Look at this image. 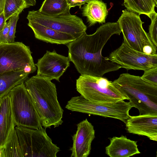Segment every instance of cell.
<instances>
[{"mask_svg":"<svg viewBox=\"0 0 157 157\" xmlns=\"http://www.w3.org/2000/svg\"><path fill=\"white\" fill-rule=\"evenodd\" d=\"M117 22H107L98 28L92 34L85 33L66 45L70 61L81 75L102 76L105 73L119 70L120 65L103 56L102 51L111 37L121 33Z\"/></svg>","mask_w":157,"mask_h":157,"instance_id":"6da1fadb","label":"cell"},{"mask_svg":"<svg viewBox=\"0 0 157 157\" xmlns=\"http://www.w3.org/2000/svg\"><path fill=\"white\" fill-rule=\"evenodd\" d=\"M60 151L45 128L16 126L5 145L0 149V156L56 157Z\"/></svg>","mask_w":157,"mask_h":157,"instance_id":"7a4b0ae2","label":"cell"},{"mask_svg":"<svg viewBox=\"0 0 157 157\" xmlns=\"http://www.w3.org/2000/svg\"><path fill=\"white\" fill-rule=\"evenodd\" d=\"M51 80L36 75L25 82L39 117L45 128L62 124L63 110L57 99L56 86Z\"/></svg>","mask_w":157,"mask_h":157,"instance_id":"3957f363","label":"cell"},{"mask_svg":"<svg viewBox=\"0 0 157 157\" xmlns=\"http://www.w3.org/2000/svg\"><path fill=\"white\" fill-rule=\"evenodd\" d=\"M112 82L128 98L140 114H157V86L128 73L120 74Z\"/></svg>","mask_w":157,"mask_h":157,"instance_id":"277c9868","label":"cell"},{"mask_svg":"<svg viewBox=\"0 0 157 157\" xmlns=\"http://www.w3.org/2000/svg\"><path fill=\"white\" fill-rule=\"evenodd\" d=\"M76 89L85 99L92 102L113 103L128 100L112 82L102 76L81 75L76 80Z\"/></svg>","mask_w":157,"mask_h":157,"instance_id":"5b68a950","label":"cell"},{"mask_svg":"<svg viewBox=\"0 0 157 157\" xmlns=\"http://www.w3.org/2000/svg\"><path fill=\"white\" fill-rule=\"evenodd\" d=\"M117 22L122 33L123 43L131 48L149 55L157 54V48L144 30L140 15L127 10Z\"/></svg>","mask_w":157,"mask_h":157,"instance_id":"8992f818","label":"cell"},{"mask_svg":"<svg viewBox=\"0 0 157 157\" xmlns=\"http://www.w3.org/2000/svg\"><path fill=\"white\" fill-rule=\"evenodd\" d=\"M132 107L129 101L122 100L113 103L95 102L85 99L81 95L72 97L65 106L72 111L116 119L124 123Z\"/></svg>","mask_w":157,"mask_h":157,"instance_id":"52a82bcc","label":"cell"},{"mask_svg":"<svg viewBox=\"0 0 157 157\" xmlns=\"http://www.w3.org/2000/svg\"><path fill=\"white\" fill-rule=\"evenodd\" d=\"M9 94L16 126L33 129L42 128L39 117L24 82L14 86Z\"/></svg>","mask_w":157,"mask_h":157,"instance_id":"ba28073f","label":"cell"},{"mask_svg":"<svg viewBox=\"0 0 157 157\" xmlns=\"http://www.w3.org/2000/svg\"><path fill=\"white\" fill-rule=\"evenodd\" d=\"M27 19L55 30L70 34L76 39L86 33L87 28L82 19L70 12L50 16L38 10L29 11Z\"/></svg>","mask_w":157,"mask_h":157,"instance_id":"9c48e42d","label":"cell"},{"mask_svg":"<svg viewBox=\"0 0 157 157\" xmlns=\"http://www.w3.org/2000/svg\"><path fill=\"white\" fill-rule=\"evenodd\" d=\"M29 46L22 42L0 43V74L24 71L27 66L36 68Z\"/></svg>","mask_w":157,"mask_h":157,"instance_id":"30bf717a","label":"cell"},{"mask_svg":"<svg viewBox=\"0 0 157 157\" xmlns=\"http://www.w3.org/2000/svg\"><path fill=\"white\" fill-rule=\"evenodd\" d=\"M108 57L110 62L127 70L144 71L157 66V54L149 55L137 51L123 42Z\"/></svg>","mask_w":157,"mask_h":157,"instance_id":"8fae6325","label":"cell"},{"mask_svg":"<svg viewBox=\"0 0 157 157\" xmlns=\"http://www.w3.org/2000/svg\"><path fill=\"white\" fill-rule=\"evenodd\" d=\"M70 61L68 57L58 54L55 50H47L35 64L37 68L36 75L59 81V78L69 67Z\"/></svg>","mask_w":157,"mask_h":157,"instance_id":"7c38bea8","label":"cell"},{"mask_svg":"<svg viewBox=\"0 0 157 157\" xmlns=\"http://www.w3.org/2000/svg\"><path fill=\"white\" fill-rule=\"evenodd\" d=\"M95 137L94 127L87 118L77 124L76 132L72 136L71 157H87L90 154L92 141Z\"/></svg>","mask_w":157,"mask_h":157,"instance_id":"4fadbf2b","label":"cell"},{"mask_svg":"<svg viewBox=\"0 0 157 157\" xmlns=\"http://www.w3.org/2000/svg\"><path fill=\"white\" fill-rule=\"evenodd\" d=\"M125 124L128 133L146 136L151 140L157 141V114L130 115Z\"/></svg>","mask_w":157,"mask_h":157,"instance_id":"5bb4252c","label":"cell"},{"mask_svg":"<svg viewBox=\"0 0 157 157\" xmlns=\"http://www.w3.org/2000/svg\"><path fill=\"white\" fill-rule=\"evenodd\" d=\"M15 126L9 93L1 98L0 104V148L5 145Z\"/></svg>","mask_w":157,"mask_h":157,"instance_id":"9a60e30c","label":"cell"},{"mask_svg":"<svg viewBox=\"0 0 157 157\" xmlns=\"http://www.w3.org/2000/svg\"><path fill=\"white\" fill-rule=\"evenodd\" d=\"M110 143L105 148V153L110 157H129L140 153L137 142L126 136L109 138Z\"/></svg>","mask_w":157,"mask_h":157,"instance_id":"2e32d148","label":"cell"},{"mask_svg":"<svg viewBox=\"0 0 157 157\" xmlns=\"http://www.w3.org/2000/svg\"><path fill=\"white\" fill-rule=\"evenodd\" d=\"M28 26L33 30L35 38L47 43L67 44L76 39L72 36L59 32L38 23L28 21Z\"/></svg>","mask_w":157,"mask_h":157,"instance_id":"e0dca14e","label":"cell"},{"mask_svg":"<svg viewBox=\"0 0 157 157\" xmlns=\"http://www.w3.org/2000/svg\"><path fill=\"white\" fill-rule=\"evenodd\" d=\"M83 17H86L89 26L105 22L108 14L106 3L100 0H90L80 8Z\"/></svg>","mask_w":157,"mask_h":157,"instance_id":"ac0fdd59","label":"cell"},{"mask_svg":"<svg viewBox=\"0 0 157 157\" xmlns=\"http://www.w3.org/2000/svg\"><path fill=\"white\" fill-rule=\"evenodd\" d=\"M29 75L24 71H12L0 74V98L9 93L14 86L25 82Z\"/></svg>","mask_w":157,"mask_h":157,"instance_id":"d6986e66","label":"cell"},{"mask_svg":"<svg viewBox=\"0 0 157 157\" xmlns=\"http://www.w3.org/2000/svg\"><path fill=\"white\" fill-rule=\"evenodd\" d=\"M123 5L128 11L145 15L150 18L156 13L155 7H157L154 0H124Z\"/></svg>","mask_w":157,"mask_h":157,"instance_id":"ffe728a7","label":"cell"},{"mask_svg":"<svg viewBox=\"0 0 157 157\" xmlns=\"http://www.w3.org/2000/svg\"><path fill=\"white\" fill-rule=\"evenodd\" d=\"M67 0H44L38 11L50 16H55L70 12Z\"/></svg>","mask_w":157,"mask_h":157,"instance_id":"44dd1931","label":"cell"},{"mask_svg":"<svg viewBox=\"0 0 157 157\" xmlns=\"http://www.w3.org/2000/svg\"><path fill=\"white\" fill-rule=\"evenodd\" d=\"M26 7L25 0H4L3 12L6 21L12 15L21 12Z\"/></svg>","mask_w":157,"mask_h":157,"instance_id":"7402d4cb","label":"cell"},{"mask_svg":"<svg viewBox=\"0 0 157 157\" xmlns=\"http://www.w3.org/2000/svg\"><path fill=\"white\" fill-rule=\"evenodd\" d=\"M21 13L20 12H18L9 18L8 21L9 24V30L8 39V43H12L15 42L16 24L19 18V14Z\"/></svg>","mask_w":157,"mask_h":157,"instance_id":"603a6c76","label":"cell"},{"mask_svg":"<svg viewBox=\"0 0 157 157\" xmlns=\"http://www.w3.org/2000/svg\"><path fill=\"white\" fill-rule=\"evenodd\" d=\"M150 19L151 22L148 33L153 44L157 47V13H155Z\"/></svg>","mask_w":157,"mask_h":157,"instance_id":"cb8c5ba5","label":"cell"},{"mask_svg":"<svg viewBox=\"0 0 157 157\" xmlns=\"http://www.w3.org/2000/svg\"><path fill=\"white\" fill-rule=\"evenodd\" d=\"M140 77L144 80L157 86V66L144 71Z\"/></svg>","mask_w":157,"mask_h":157,"instance_id":"d4e9b609","label":"cell"},{"mask_svg":"<svg viewBox=\"0 0 157 157\" xmlns=\"http://www.w3.org/2000/svg\"><path fill=\"white\" fill-rule=\"evenodd\" d=\"M9 30V23L8 22H6L4 28L0 32V43H8Z\"/></svg>","mask_w":157,"mask_h":157,"instance_id":"484cf974","label":"cell"},{"mask_svg":"<svg viewBox=\"0 0 157 157\" xmlns=\"http://www.w3.org/2000/svg\"><path fill=\"white\" fill-rule=\"evenodd\" d=\"M90 0H67L68 4L71 9L76 6L80 8L82 6L84 5Z\"/></svg>","mask_w":157,"mask_h":157,"instance_id":"4316f807","label":"cell"},{"mask_svg":"<svg viewBox=\"0 0 157 157\" xmlns=\"http://www.w3.org/2000/svg\"><path fill=\"white\" fill-rule=\"evenodd\" d=\"M3 12L0 14V32L4 28L6 22Z\"/></svg>","mask_w":157,"mask_h":157,"instance_id":"83f0119b","label":"cell"},{"mask_svg":"<svg viewBox=\"0 0 157 157\" xmlns=\"http://www.w3.org/2000/svg\"><path fill=\"white\" fill-rule=\"evenodd\" d=\"M26 5V7L28 8L31 6H35L36 3V0H25Z\"/></svg>","mask_w":157,"mask_h":157,"instance_id":"f1b7e54d","label":"cell"},{"mask_svg":"<svg viewBox=\"0 0 157 157\" xmlns=\"http://www.w3.org/2000/svg\"><path fill=\"white\" fill-rule=\"evenodd\" d=\"M4 0H0V14L3 11Z\"/></svg>","mask_w":157,"mask_h":157,"instance_id":"f546056e","label":"cell"},{"mask_svg":"<svg viewBox=\"0 0 157 157\" xmlns=\"http://www.w3.org/2000/svg\"><path fill=\"white\" fill-rule=\"evenodd\" d=\"M154 0L155 1V3L157 4V0Z\"/></svg>","mask_w":157,"mask_h":157,"instance_id":"4dcf8cb0","label":"cell"},{"mask_svg":"<svg viewBox=\"0 0 157 157\" xmlns=\"http://www.w3.org/2000/svg\"><path fill=\"white\" fill-rule=\"evenodd\" d=\"M1 98H0V104L1 102Z\"/></svg>","mask_w":157,"mask_h":157,"instance_id":"1f68e13d","label":"cell"}]
</instances>
